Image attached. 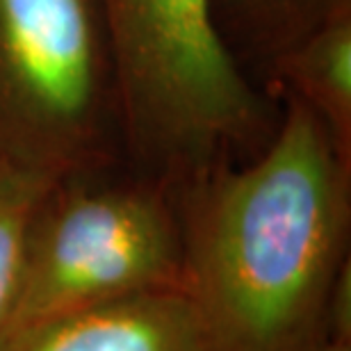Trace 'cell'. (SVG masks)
Here are the masks:
<instances>
[{
	"mask_svg": "<svg viewBox=\"0 0 351 351\" xmlns=\"http://www.w3.org/2000/svg\"><path fill=\"white\" fill-rule=\"evenodd\" d=\"M121 144L139 171L180 187L269 139L280 103L235 58L219 0H98Z\"/></svg>",
	"mask_w": 351,
	"mask_h": 351,
	"instance_id": "2",
	"label": "cell"
},
{
	"mask_svg": "<svg viewBox=\"0 0 351 351\" xmlns=\"http://www.w3.org/2000/svg\"><path fill=\"white\" fill-rule=\"evenodd\" d=\"M280 117L244 165L178 189L182 290L217 351H311L347 261L351 160L313 112Z\"/></svg>",
	"mask_w": 351,
	"mask_h": 351,
	"instance_id": "1",
	"label": "cell"
},
{
	"mask_svg": "<svg viewBox=\"0 0 351 351\" xmlns=\"http://www.w3.org/2000/svg\"><path fill=\"white\" fill-rule=\"evenodd\" d=\"M55 180L0 158V342L16 301L27 230L41 199Z\"/></svg>",
	"mask_w": 351,
	"mask_h": 351,
	"instance_id": "8",
	"label": "cell"
},
{
	"mask_svg": "<svg viewBox=\"0 0 351 351\" xmlns=\"http://www.w3.org/2000/svg\"><path fill=\"white\" fill-rule=\"evenodd\" d=\"M0 351H217L182 287L139 292L7 333Z\"/></svg>",
	"mask_w": 351,
	"mask_h": 351,
	"instance_id": "5",
	"label": "cell"
},
{
	"mask_svg": "<svg viewBox=\"0 0 351 351\" xmlns=\"http://www.w3.org/2000/svg\"><path fill=\"white\" fill-rule=\"evenodd\" d=\"M263 80L274 98L287 96L313 112L351 160V7L271 60Z\"/></svg>",
	"mask_w": 351,
	"mask_h": 351,
	"instance_id": "6",
	"label": "cell"
},
{
	"mask_svg": "<svg viewBox=\"0 0 351 351\" xmlns=\"http://www.w3.org/2000/svg\"><path fill=\"white\" fill-rule=\"evenodd\" d=\"M121 153L98 0H0V158L64 178Z\"/></svg>",
	"mask_w": 351,
	"mask_h": 351,
	"instance_id": "4",
	"label": "cell"
},
{
	"mask_svg": "<svg viewBox=\"0 0 351 351\" xmlns=\"http://www.w3.org/2000/svg\"><path fill=\"white\" fill-rule=\"evenodd\" d=\"M311 351H351L349 340H342V338H326L322 345H317Z\"/></svg>",
	"mask_w": 351,
	"mask_h": 351,
	"instance_id": "9",
	"label": "cell"
},
{
	"mask_svg": "<svg viewBox=\"0 0 351 351\" xmlns=\"http://www.w3.org/2000/svg\"><path fill=\"white\" fill-rule=\"evenodd\" d=\"M110 167L48 187L27 230L7 333L139 292L182 287L178 189L142 171L108 176Z\"/></svg>",
	"mask_w": 351,
	"mask_h": 351,
	"instance_id": "3",
	"label": "cell"
},
{
	"mask_svg": "<svg viewBox=\"0 0 351 351\" xmlns=\"http://www.w3.org/2000/svg\"><path fill=\"white\" fill-rule=\"evenodd\" d=\"M351 0H219V19L235 58L251 73L265 69Z\"/></svg>",
	"mask_w": 351,
	"mask_h": 351,
	"instance_id": "7",
	"label": "cell"
}]
</instances>
